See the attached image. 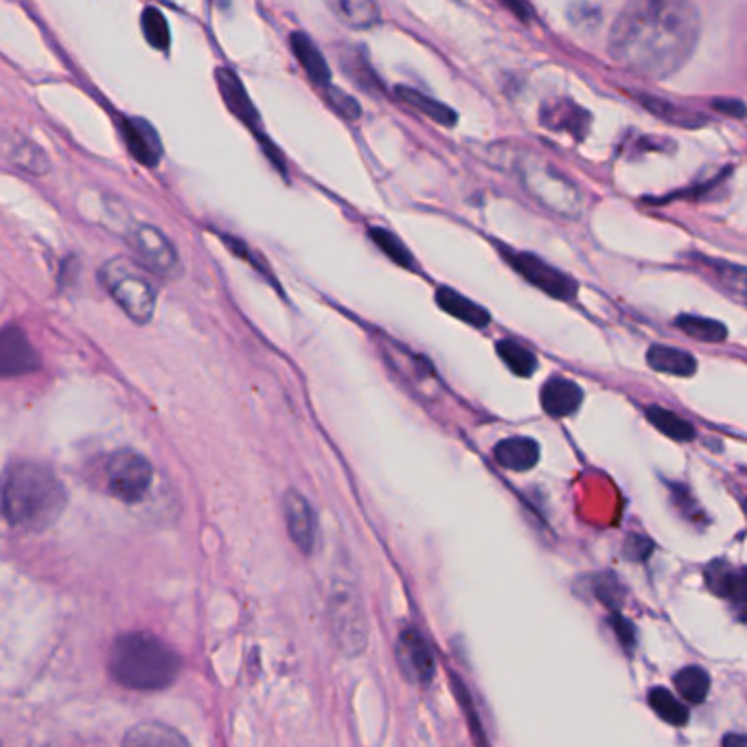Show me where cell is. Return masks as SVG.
I'll use <instances>...</instances> for the list:
<instances>
[{
	"mask_svg": "<svg viewBox=\"0 0 747 747\" xmlns=\"http://www.w3.org/2000/svg\"><path fill=\"white\" fill-rule=\"evenodd\" d=\"M612 627H614V631L618 634V640H620V645H623V649H627V651L634 649V645H636V631H634V627H631L629 620H625L620 614H614Z\"/></svg>",
	"mask_w": 747,
	"mask_h": 747,
	"instance_id": "cell-37",
	"label": "cell"
},
{
	"mask_svg": "<svg viewBox=\"0 0 747 747\" xmlns=\"http://www.w3.org/2000/svg\"><path fill=\"white\" fill-rule=\"evenodd\" d=\"M154 480V469L141 454L123 450L112 454L106 463V485L110 496L125 504L141 502Z\"/></svg>",
	"mask_w": 747,
	"mask_h": 747,
	"instance_id": "cell-7",
	"label": "cell"
},
{
	"mask_svg": "<svg viewBox=\"0 0 747 747\" xmlns=\"http://www.w3.org/2000/svg\"><path fill=\"white\" fill-rule=\"evenodd\" d=\"M125 743L128 745H185L187 739H182L176 730L160 726V723H143V726H136L128 737H125Z\"/></svg>",
	"mask_w": 747,
	"mask_h": 747,
	"instance_id": "cell-32",
	"label": "cell"
},
{
	"mask_svg": "<svg viewBox=\"0 0 747 747\" xmlns=\"http://www.w3.org/2000/svg\"><path fill=\"white\" fill-rule=\"evenodd\" d=\"M653 553V542L647 535H629L623 544V555L629 561H647Z\"/></svg>",
	"mask_w": 747,
	"mask_h": 747,
	"instance_id": "cell-36",
	"label": "cell"
},
{
	"mask_svg": "<svg viewBox=\"0 0 747 747\" xmlns=\"http://www.w3.org/2000/svg\"><path fill=\"white\" fill-rule=\"evenodd\" d=\"M493 456H496V463L507 471H531L542 458V450H539L537 441L528 439V436H511V439H504L493 447Z\"/></svg>",
	"mask_w": 747,
	"mask_h": 747,
	"instance_id": "cell-19",
	"label": "cell"
},
{
	"mask_svg": "<svg viewBox=\"0 0 747 747\" xmlns=\"http://www.w3.org/2000/svg\"><path fill=\"white\" fill-rule=\"evenodd\" d=\"M395 95L401 103H406V106H410L412 110H417L419 114H423V117L432 119L434 123L443 125V128H452V125H456V121H458V114L450 106H445V103L436 101L428 95H423L421 90L408 88V86H397Z\"/></svg>",
	"mask_w": 747,
	"mask_h": 747,
	"instance_id": "cell-24",
	"label": "cell"
},
{
	"mask_svg": "<svg viewBox=\"0 0 747 747\" xmlns=\"http://www.w3.org/2000/svg\"><path fill=\"white\" fill-rule=\"evenodd\" d=\"M542 123L548 130L568 132V134L577 136V139H583L585 130H588V123H590V114L583 108H579L577 103L566 101V99H555L544 106Z\"/></svg>",
	"mask_w": 747,
	"mask_h": 747,
	"instance_id": "cell-18",
	"label": "cell"
},
{
	"mask_svg": "<svg viewBox=\"0 0 747 747\" xmlns=\"http://www.w3.org/2000/svg\"><path fill=\"white\" fill-rule=\"evenodd\" d=\"M371 239L390 261L397 263V266L406 268V270L417 268V261L415 257H412V252L406 248L404 241H401L395 233H390L388 228H379V226L371 228Z\"/></svg>",
	"mask_w": 747,
	"mask_h": 747,
	"instance_id": "cell-31",
	"label": "cell"
},
{
	"mask_svg": "<svg viewBox=\"0 0 747 747\" xmlns=\"http://www.w3.org/2000/svg\"><path fill=\"white\" fill-rule=\"evenodd\" d=\"M395 655L399 669L408 682L425 686L434 680V653L428 645V640H425V636L417 627L401 629L395 645Z\"/></svg>",
	"mask_w": 747,
	"mask_h": 747,
	"instance_id": "cell-10",
	"label": "cell"
},
{
	"mask_svg": "<svg viewBox=\"0 0 747 747\" xmlns=\"http://www.w3.org/2000/svg\"><path fill=\"white\" fill-rule=\"evenodd\" d=\"M647 362L653 371L675 377H693L697 373V360L684 349L653 344L647 351Z\"/></svg>",
	"mask_w": 747,
	"mask_h": 747,
	"instance_id": "cell-23",
	"label": "cell"
},
{
	"mask_svg": "<svg viewBox=\"0 0 747 747\" xmlns=\"http://www.w3.org/2000/svg\"><path fill=\"white\" fill-rule=\"evenodd\" d=\"M283 515L287 533H290L294 546L301 550V553L312 555L318 535V522L312 504L307 502L303 493L290 489L283 498Z\"/></svg>",
	"mask_w": 747,
	"mask_h": 747,
	"instance_id": "cell-12",
	"label": "cell"
},
{
	"mask_svg": "<svg viewBox=\"0 0 747 747\" xmlns=\"http://www.w3.org/2000/svg\"><path fill=\"white\" fill-rule=\"evenodd\" d=\"M583 404V388L561 375L546 379L542 386V408L548 417L566 419L572 417Z\"/></svg>",
	"mask_w": 747,
	"mask_h": 747,
	"instance_id": "cell-14",
	"label": "cell"
},
{
	"mask_svg": "<svg viewBox=\"0 0 747 747\" xmlns=\"http://www.w3.org/2000/svg\"><path fill=\"white\" fill-rule=\"evenodd\" d=\"M3 147L11 163L20 169L29 171V174L42 176L51 171V160L47 152H44L36 141H31L29 136L20 134V132H7Z\"/></svg>",
	"mask_w": 747,
	"mask_h": 747,
	"instance_id": "cell-17",
	"label": "cell"
},
{
	"mask_svg": "<svg viewBox=\"0 0 747 747\" xmlns=\"http://www.w3.org/2000/svg\"><path fill=\"white\" fill-rule=\"evenodd\" d=\"M500 255L509 261V266L524 277L528 283L535 285L537 290L557 298V301H572L577 296V281L566 277L561 270L550 266L544 259H539L531 252H517L509 250L507 246H500Z\"/></svg>",
	"mask_w": 747,
	"mask_h": 747,
	"instance_id": "cell-8",
	"label": "cell"
},
{
	"mask_svg": "<svg viewBox=\"0 0 747 747\" xmlns=\"http://www.w3.org/2000/svg\"><path fill=\"white\" fill-rule=\"evenodd\" d=\"M647 419H649L653 428H658L664 436H669V439H673L677 443L693 441L695 434H697L693 425L688 423L686 419H682L680 415H675V412L660 408V406H649L647 408Z\"/></svg>",
	"mask_w": 747,
	"mask_h": 747,
	"instance_id": "cell-27",
	"label": "cell"
},
{
	"mask_svg": "<svg viewBox=\"0 0 747 747\" xmlns=\"http://www.w3.org/2000/svg\"><path fill=\"white\" fill-rule=\"evenodd\" d=\"M325 97H327V101L331 103V108L336 110L342 119H347V121H358V119L362 117L360 103L355 101L351 95L344 93V90L333 88V86H327V88H325Z\"/></svg>",
	"mask_w": 747,
	"mask_h": 747,
	"instance_id": "cell-35",
	"label": "cell"
},
{
	"mask_svg": "<svg viewBox=\"0 0 747 747\" xmlns=\"http://www.w3.org/2000/svg\"><path fill=\"white\" fill-rule=\"evenodd\" d=\"M638 99L651 114H655V117L666 121V123L680 125V128H699L701 123H706L704 114L684 110L680 106H675V103H671V101H664V99L651 97V95H640Z\"/></svg>",
	"mask_w": 747,
	"mask_h": 747,
	"instance_id": "cell-25",
	"label": "cell"
},
{
	"mask_svg": "<svg viewBox=\"0 0 747 747\" xmlns=\"http://www.w3.org/2000/svg\"><path fill=\"white\" fill-rule=\"evenodd\" d=\"M496 351L500 360L509 366V371L520 377H533L537 371V358L531 349L515 340H498Z\"/></svg>",
	"mask_w": 747,
	"mask_h": 747,
	"instance_id": "cell-29",
	"label": "cell"
},
{
	"mask_svg": "<svg viewBox=\"0 0 747 747\" xmlns=\"http://www.w3.org/2000/svg\"><path fill=\"white\" fill-rule=\"evenodd\" d=\"M128 241L132 250L139 255V259L145 263L149 270L163 277H174L180 268V257L176 246L171 244L169 237L158 231L156 226L141 224L134 226L128 233Z\"/></svg>",
	"mask_w": 747,
	"mask_h": 747,
	"instance_id": "cell-9",
	"label": "cell"
},
{
	"mask_svg": "<svg viewBox=\"0 0 747 747\" xmlns=\"http://www.w3.org/2000/svg\"><path fill=\"white\" fill-rule=\"evenodd\" d=\"M496 3H500V5L507 7V9L511 11V14H515V16L520 18V20H528V18H531V9L526 7L524 0H496Z\"/></svg>",
	"mask_w": 747,
	"mask_h": 747,
	"instance_id": "cell-39",
	"label": "cell"
},
{
	"mask_svg": "<svg viewBox=\"0 0 747 747\" xmlns=\"http://www.w3.org/2000/svg\"><path fill=\"white\" fill-rule=\"evenodd\" d=\"M141 29L145 33V40L158 51H167L171 44V29L167 18L158 9L147 7L141 14Z\"/></svg>",
	"mask_w": 747,
	"mask_h": 747,
	"instance_id": "cell-34",
	"label": "cell"
},
{
	"mask_svg": "<svg viewBox=\"0 0 747 747\" xmlns=\"http://www.w3.org/2000/svg\"><path fill=\"white\" fill-rule=\"evenodd\" d=\"M327 618L331 636L342 653L360 655L369 642V620L362 594L347 574H336L329 588Z\"/></svg>",
	"mask_w": 747,
	"mask_h": 747,
	"instance_id": "cell-5",
	"label": "cell"
},
{
	"mask_svg": "<svg viewBox=\"0 0 747 747\" xmlns=\"http://www.w3.org/2000/svg\"><path fill=\"white\" fill-rule=\"evenodd\" d=\"M487 154L491 158L489 163L513 174L546 209L563 217H577L583 211L585 198L581 189L531 149L522 145H493Z\"/></svg>",
	"mask_w": 747,
	"mask_h": 747,
	"instance_id": "cell-3",
	"label": "cell"
},
{
	"mask_svg": "<svg viewBox=\"0 0 747 747\" xmlns=\"http://www.w3.org/2000/svg\"><path fill=\"white\" fill-rule=\"evenodd\" d=\"M290 47L296 55L298 64L303 66L305 75L309 77V82L316 84L318 88H327L331 86V73H329V66L325 62V55L320 53V49L314 44V40L305 36V33L296 31L290 36Z\"/></svg>",
	"mask_w": 747,
	"mask_h": 747,
	"instance_id": "cell-20",
	"label": "cell"
},
{
	"mask_svg": "<svg viewBox=\"0 0 747 747\" xmlns=\"http://www.w3.org/2000/svg\"><path fill=\"white\" fill-rule=\"evenodd\" d=\"M649 706L669 726H686L688 723L686 706L673 693L666 691V688H651Z\"/></svg>",
	"mask_w": 747,
	"mask_h": 747,
	"instance_id": "cell-30",
	"label": "cell"
},
{
	"mask_svg": "<svg viewBox=\"0 0 747 747\" xmlns=\"http://www.w3.org/2000/svg\"><path fill=\"white\" fill-rule=\"evenodd\" d=\"M121 132L125 147H128V152L136 163H141L143 167H156L160 163V158H163V143H160V136L152 128V123L128 117L121 123Z\"/></svg>",
	"mask_w": 747,
	"mask_h": 747,
	"instance_id": "cell-13",
	"label": "cell"
},
{
	"mask_svg": "<svg viewBox=\"0 0 747 747\" xmlns=\"http://www.w3.org/2000/svg\"><path fill=\"white\" fill-rule=\"evenodd\" d=\"M675 327L688 338H695L699 342L717 344L728 338V329L719 320L704 318V316H693V314H682L675 318Z\"/></svg>",
	"mask_w": 747,
	"mask_h": 747,
	"instance_id": "cell-26",
	"label": "cell"
},
{
	"mask_svg": "<svg viewBox=\"0 0 747 747\" xmlns=\"http://www.w3.org/2000/svg\"><path fill=\"white\" fill-rule=\"evenodd\" d=\"M215 79H217V88H220V95L226 103V108L231 110L241 123H246L248 128L252 130L259 128V112L255 108V103H252L248 90L237 77V73L231 71V68H217Z\"/></svg>",
	"mask_w": 747,
	"mask_h": 747,
	"instance_id": "cell-15",
	"label": "cell"
},
{
	"mask_svg": "<svg viewBox=\"0 0 747 747\" xmlns=\"http://www.w3.org/2000/svg\"><path fill=\"white\" fill-rule=\"evenodd\" d=\"M436 305H439L445 314L463 320V323L476 329H485L491 323L487 309H482L474 301H469V298L458 294L452 287H439V290H436Z\"/></svg>",
	"mask_w": 747,
	"mask_h": 747,
	"instance_id": "cell-21",
	"label": "cell"
},
{
	"mask_svg": "<svg viewBox=\"0 0 747 747\" xmlns=\"http://www.w3.org/2000/svg\"><path fill=\"white\" fill-rule=\"evenodd\" d=\"M340 66L347 71V75L353 79L355 84L366 88V90H382V82L375 77L371 64L366 62V57L358 49H347L340 55Z\"/></svg>",
	"mask_w": 747,
	"mask_h": 747,
	"instance_id": "cell-33",
	"label": "cell"
},
{
	"mask_svg": "<svg viewBox=\"0 0 747 747\" xmlns=\"http://www.w3.org/2000/svg\"><path fill=\"white\" fill-rule=\"evenodd\" d=\"M704 579L712 594L732 601L739 609L745 607L747 574L743 568H732L726 561H712L704 572Z\"/></svg>",
	"mask_w": 747,
	"mask_h": 747,
	"instance_id": "cell-16",
	"label": "cell"
},
{
	"mask_svg": "<svg viewBox=\"0 0 747 747\" xmlns=\"http://www.w3.org/2000/svg\"><path fill=\"white\" fill-rule=\"evenodd\" d=\"M99 281L134 323H149L156 309V285L134 261L117 257L103 263Z\"/></svg>",
	"mask_w": 747,
	"mask_h": 747,
	"instance_id": "cell-6",
	"label": "cell"
},
{
	"mask_svg": "<svg viewBox=\"0 0 747 747\" xmlns=\"http://www.w3.org/2000/svg\"><path fill=\"white\" fill-rule=\"evenodd\" d=\"M180 655L145 631L119 636L110 651V675L132 691H160L176 682Z\"/></svg>",
	"mask_w": 747,
	"mask_h": 747,
	"instance_id": "cell-4",
	"label": "cell"
},
{
	"mask_svg": "<svg viewBox=\"0 0 747 747\" xmlns=\"http://www.w3.org/2000/svg\"><path fill=\"white\" fill-rule=\"evenodd\" d=\"M712 108L721 114H728V117L734 119H743L745 117V106L739 99H715L712 101Z\"/></svg>",
	"mask_w": 747,
	"mask_h": 747,
	"instance_id": "cell-38",
	"label": "cell"
},
{
	"mask_svg": "<svg viewBox=\"0 0 747 747\" xmlns=\"http://www.w3.org/2000/svg\"><path fill=\"white\" fill-rule=\"evenodd\" d=\"M673 682L677 693H680V697L686 699L688 704H701V701L708 697L710 677L701 666H684V669L675 673Z\"/></svg>",
	"mask_w": 747,
	"mask_h": 747,
	"instance_id": "cell-28",
	"label": "cell"
},
{
	"mask_svg": "<svg viewBox=\"0 0 747 747\" xmlns=\"http://www.w3.org/2000/svg\"><path fill=\"white\" fill-rule=\"evenodd\" d=\"M747 741H745V737H743V734H730V737H726V739H723V745H745Z\"/></svg>",
	"mask_w": 747,
	"mask_h": 747,
	"instance_id": "cell-40",
	"label": "cell"
},
{
	"mask_svg": "<svg viewBox=\"0 0 747 747\" xmlns=\"http://www.w3.org/2000/svg\"><path fill=\"white\" fill-rule=\"evenodd\" d=\"M342 25L351 29H371L382 22V14L375 0H325Z\"/></svg>",
	"mask_w": 747,
	"mask_h": 747,
	"instance_id": "cell-22",
	"label": "cell"
},
{
	"mask_svg": "<svg viewBox=\"0 0 747 747\" xmlns=\"http://www.w3.org/2000/svg\"><path fill=\"white\" fill-rule=\"evenodd\" d=\"M699 31L691 0H631L614 20L607 49L629 73L660 82L691 60Z\"/></svg>",
	"mask_w": 747,
	"mask_h": 747,
	"instance_id": "cell-1",
	"label": "cell"
},
{
	"mask_svg": "<svg viewBox=\"0 0 747 747\" xmlns=\"http://www.w3.org/2000/svg\"><path fill=\"white\" fill-rule=\"evenodd\" d=\"M66 489L51 469L38 463L11 465L0 482V511L27 533L51 528L66 509Z\"/></svg>",
	"mask_w": 747,
	"mask_h": 747,
	"instance_id": "cell-2",
	"label": "cell"
},
{
	"mask_svg": "<svg viewBox=\"0 0 747 747\" xmlns=\"http://www.w3.org/2000/svg\"><path fill=\"white\" fill-rule=\"evenodd\" d=\"M40 369V355L20 327L0 329V377H20Z\"/></svg>",
	"mask_w": 747,
	"mask_h": 747,
	"instance_id": "cell-11",
	"label": "cell"
}]
</instances>
